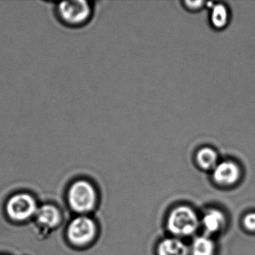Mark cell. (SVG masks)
Returning a JSON list of instances; mask_svg holds the SVG:
<instances>
[{
	"instance_id": "obj_4",
	"label": "cell",
	"mask_w": 255,
	"mask_h": 255,
	"mask_svg": "<svg viewBox=\"0 0 255 255\" xmlns=\"http://www.w3.org/2000/svg\"><path fill=\"white\" fill-rule=\"evenodd\" d=\"M96 234V226L93 220L88 217L77 218L72 221L68 230L70 240L74 244H87Z\"/></svg>"
},
{
	"instance_id": "obj_10",
	"label": "cell",
	"mask_w": 255,
	"mask_h": 255,
	"mask_svg": "<svg viewBox=\"0 0 255 255\" xmlns=\"http://www.w3.org/2000/svg\"><path fill=\"white\" fill-rule=\"evenodd\" d=\"M38 222L48 228H53L59 224L60 215L56 207L44 205L36 212Z\"/></svg>"
},
{
	"instance_id": "obj_11",
	"label": "cell",
	"mask_w": 255,
	"mask_h": 255,
	"mask_svg": "<svg viewBox=\"0 0 255 255\" xmlns=\"http://www.w3.org/2000/svg\"><path fill=\"white\" fill-rule=\"evenodd\" d=\"M215 244L207 236L196 237L192 242L191 247L192 255H214Z\"/></svg>"
},
{
	"instance_id": "obj_8",
	"label": "cell",
	"mask_w": 255,
	"mask_h": 255,
	"mask_svg": "<svg viewBox=\"0 0 255 255\" xmlns=\"http://www.w3.org/2000/svg\"><path fill=\"white\" fill-rule=\"evenodd\" d=\"M189 248L178 239H165L157 248L158 255H189Z\"/></svg>"
},
{
	"instance_id": "obj_2",
	"label": "cell",
	"mask_w": 255,
	"mask_h": 255,
	"mask_svg": "<svg viewBox=\"0 0 255 255\" xmlns=\"http://www.w3.org/2000/svg\"><path fill=\"white\" fill-rule=\"evenodd\" d=\"M168 231L177 237H189L196 232L199 220L195 212L190 207H176L168 215L167 219Z\"/></svg>"
},
{
	"instance_id": "obj_3",
	"label": "cell",
	"mask_w": 255,
	"mask_h": 255,
	"mask_svg": "<svg viewBox=\"0 0 255 255\" xmlns=\"http://www.w3.org/2000/svg\"><path fill=\"white\" fill-rule=\"evenodd\" d=\"M70 204L80 213L93 209L96 203V192L92 184L86 180H79L71 186L68 194Z\"/></svg>"
},
{
	"instance_id": "obj_7",
	"label": "cell",
	"mask_w": 255,
	"mask_h": 255,
	"mask_svg": "<svg viewBox=\"0 0 255 255\" xmlns=\"http://www.w3.org/2000/svg\"><path fill=\"white\" fill-rule=\"evenodd\" d=\"M226 223L225 215L220 210L211 209L206 212L202 219V225L209 234H216L225 227Z\"/></svg>"
},
{
	"instance_id": "obj_9",
	"label": "cell",
	"mask_w": 255,
	"mask_h": 255,
	"mask_svg": "<svg viewBox=\"0 0 255 255\" xmlns=\"http://www.w3.org/2000/svg\"><path fill=\"white\" fill-rule=\"evenodd\" d=\"M196 162L200 168L204 170H213L219 163V156L214 149L203 147L198 150Z\"/></svg>"
},
{
	"instance_id": "obj_13",
	"label": "cell",
	"mask_w": 255,
	"mask_h": 255,
	"mask_svg": "<svg viewBox=\"0 0 255 255\" xmlns=\"http://www.w3.org/2000/svg\"><path fill=\"white\" fill-rule=\"evenodd\" d=\"M243 225L248 231L255 232V213L246 215L243 219Z\"/></svg>"
},
{
	"instance_id": "obj_12",
	"label": "cell",
	"mask_w": 255,
	"mask_h": 255,
	"mask_svg": "<svg viewBox=\"0 0 255 255\" xmlns=\"http://www.w3.org/2000/svg\"><path fill=\"white\" fill-rule=\"evenodd\" d=\"M210 20L216 29H222L228 24L229 20V12L228 8L222 3L214 4L211 7Z\"/></svg>"
},
{
	"instance_id": "obj_1",
	"label": "cell",
	"mask_w": 255,
	"mask_h": 255,
	"mask_svg": "<svg viewBox=\"0 0 255 255\" xmlns=\"http://www.w3.org/2000/svg\"><path fill=\"white\" fill-rule=\"evenodd\" d=\"M58 21L70 29H80L90 23L93 17V2L87 0H73L57 2L53 7Z\"/></svg>"
},
{
	"instance_id": "obj_6",
	"label": "cell",
	"mask_w": 255,
	"mask_h": 255,
	"mask_svg": "<svg viewBox=\"0 0 255 255\" xmlns=\"http://www.w3.org/2000/svg\"><path fill=\"white\" fill-rule=\"evenodd\" d=\"M241 170L233 161H224L218 163L213 169V180L221 186H229L235 184L240 180Z\"/></svg>"
},
{
	"instance_id": "obj_14",
	"label": "cell",
	"mask_w": 255,
	"mask_h": 255,
	"mask_svg": "<svg viewBox=\"0 0 255 255\" xmlns=\"http://www.w3.org/2000/svg\"><path fill=\"white\" fill-rule=\"evenodd\" d=\"M204 2L203 1H186L185 2L186 8L190 10H198L203 6Z\"/></svg>"
},
{
	"instance_id": "obj_5",
	"label": "cell",
	"mask_w": 255,
	"mask_h": 255,
	"mask_svg": "<svg viewBox=\"0 0 255 255\" xmlns=\"http://www.w3.org/2000/svg\"><path fill=\"white\" fill-rule=\"evenodd\" d=\"M7 212L14 220H26L36 213V203L30 195L19 194L14 195L8 201Z\"/></svg>"
}]
</instances>
